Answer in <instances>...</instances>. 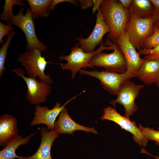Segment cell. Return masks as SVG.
<instances>
[{"instance_id": "6da1fadb", "label": "cell", "mask_w": 159, "mask_h": 159, "mask_svg": "<svg viewBox=\"0 0 159 159\" xmlns=\"http://www.w3.org/2000/svg\"><path fill=\"white\" fill-rule=\"evenodd\" d=\"M100 9L110 29L108 39L116 43L130 19L129 9H125L118 0H103Z\"/></svg>"}, {"instance_id": "7a4b0ae2", "label": "cell", "mask_w": 159, "mask_h": 159, "mask_svg": "<svg viewBox=\"0 0 159 159\" xmlns=\"http://www.w3.org/2000/svg\"><path fill=\"white\" fill-rule=\"evenodd\" d=\"M113 50L112 46H106L102 42L97 49L93 52H86L81 47L79 43L71 48V52L68 55H61L58 59L60 60H65L67 62L61 66L63 70H68L72 72V78L73 79L76 74L82 68H94L90 63L94 55L100 51Z\"/></svg>"}, {"instance_id": "3957f363", "label": "cell", "mask_w": 159, "mask_h": 159, "mask_svg": "<svg viewBox=\"0 0 159 159\" xmlns=\"http://www.w3.org/2000/svg\"><path fill=\"white\" fill-rule=\"evenodd\" d=\"M129 10L130 18L125 31L130 42L136 50L139 51L145 39L153 32L155 22L153 16L140 18L135 16L129 9Z\"/></svg>"}, {"instance_id": "277c9868", "label": "cell", "mask_w": 159, "mask_h": 159, "mask_svg": "<svg viewBox=\"0 0 159 159\" xmlns=\"http://www.w3.org/2000/svg\"><path fill=\"white\" fill-rule=\"evenodd\" d=\"M106 46H112L113 52L110 53L100 51L92 57L90 64L92 66L102 67L105 69L122 73L127 69L126 62L121 50L117 44L107 39L104 43Z\"/></svg>"}, {"instance_id": "5b68a950", "label": "cell", "mask_w": 159, "mask_h": 159, "mask_svg": "<svg viewBox=\"0 0 159 159\" xmlns=\"http://www.w3.org/2000/svg\"><path fill=\"white\" fill-rule=\"evenodd\" d=\"M41 52L37 49L27 50L17 57V59L24 67L29 77L36 78L51 85L52 80L49 74H46L45 70L49 63L45 57L41 55Z\"/></svg>"}, {"instance_id": "8992f818", "label": "cell", "mask_w": 159, "mask_h": 159, "mask_svg": "<svg viewBox=\"0 0 159 159\" xmlns=\"http://www.w3.org/2000/svg\"><path fill=\"white\" fill-rule=\"evenodd\" d=\"M24 7L21 8L9 23L19 27L24 33L26 41L27 50L37 49L41 52L44 51L47 47L37 37L30 9V8L27 9L25 14L24 13Z\"/></svg>"}, {"instance_id": "52a82bcc", "label": "cell", "mask_w": 159, "mask_h": 159, "mask_svg": "<svg viewBox=\"0 0 159 159\" xmlns=\"http://www.w3.org/2000/svg\"><path fill=\"white\" fill-rule=\"evenodd\" d=\"M84 74L95 77L100 81L103 89L112 95L117 96L122 83L125 80L137 77L138 73H122L105 69L101 71H88L82 69L79 71Z\"/></svg>"}, {"instance_id": "ba28073f", "label": "cell", "mask_w": 159, "mask_h": 159, "mask_svg": "<svg viewBox=\"0 0 159 159\" xmlns=\"http://www.w3.org/2000/svg\"><path fill=\"white\" fill-rule=\"evenodd\" d=\"M11 70L26 83L27 87L26 99L31 104L39 105L47 101V97L51 93L52 87L50 84L38 80L36 78L25 76L24 71L20 68Z\"/></svg>"}, {"instance_id": "9c48e42d", "label": "cell", "mask_w": 159, "mask_h": 159, "mask_svg": "<svg viewBox=\"0 0 159 159\" xmlns=\"http://www.w3.org/2000/svg\"><path fill=\"white\" fill-rule=\"evenodd\" d=\"M130 80H125L122 83L117 98L110 102L114 108L117 103L122 105L125 110L124 116L128 118L137 112L138 107L135 100L141 90L145 86L144 85L136 84Z\"/></svg>"}, {"instance_id": "30bf717a", "label": "cell", "mask_w": 159, "mask_h": 159, "mask_svg": "<svg viewBox=\"0 0 159 159\" xmlns=\"http://www.w3.org/2000/svg\"><path fill=\"white\" fill-rule=\"evenodd\" d=\"M101 120L112 121L119 125L122 129L128 131L133 135L135 142L141 147H145L148 140L144 136L142 132L136 125L134 121H131L129 118L122 116L117 112L115 108L108 106L103 109Z\"/></svg>"}, {"instance_id": "8fae6325", "label": "cell", "mask_w": 159, "mask_h": 159, "mask_svg": "<svg viewBox=\"0 0 159 159\" xmlns=\"http://www.w3.org/2000/svg\"><path fill=\"white\" fill-rule=\"evenodd\" d=\"M85 92L83 91L77 96H74L66 101L62 105L57 102L53 108L51 109L48 106L45 105L41 107L39 105L35 106V111L34 117L30 124L32 126L41 124L47 126V130L48 131L54 130L55 123L57 117L65 106L72 100L75 99L78 96Z\"/></svg>"}, {"instance_id": "7c38bea8", "label": "cell", "mask_w": 159, "mask_h": 159, "mask_svg": "<svg viewBox=\"0 0 159 159\" xmlns=\"http://www.w3.org/2000/svg\"><path fill=\"white\" fill-rule=\"evenodd\" d=\"M110 32V29L105 23L100 9L96 14L95 24L92 32L86 38H77L81 47L86 52L95 51L96 47L102 42V38L105 34Z\"/></svg>"}, {"instance_id": "4fadbf2b", "label": "cell", "mask_w": 159, "mask_h": 159, "mask_svg": "<svg viewBox=\"0 0 159 159\" xmlns=\"http://www.w3.org/2000/svg\"><path fill=\"white\" fill-rule=\"evenodd\" d=\"M122 52L127 64L126 72L138 73V72L144 61L140 57L139 53L130 41L125 31L120 36L116 43Z\"/></svg>"}, {"instance_id": "5bb4252c", "label": "cell", "mask_w": 159, "mask_h": 159, "mask_svg": "<svg viewBox=\"0 0 159 159\" xmlns=\"http://www.w3.org/2000/svg\"><path fill=\"white\" fill-rule=\"evenodd\" d=\"M54 130L59 134L67 133L73 135L77 130L84 131L87 132L98 133L94 127H89L79 124L74 121L68 113L67 108L64 107L60 113L58 120L55 123Z\"/></svg>"}, {"instance_id": "9a60e30c", "label": "cell", "mask_w": 159, "mask_h": 159, "mask_svg": "<svg viewBox=\"0 0 159 159\" xmlns=\"http://www.w3.org/2000/svg\"><path fill=\"white\" fill-rule=\"evenodd\" d=\"M41 141L38 149L32 156L24 157L19 156L17 159H52L51 148L54 140L59 134L54 130H47L45 127L40 130Z\"/></svg>"}, {"instance_id": "2e32d148", "label": "cell", "mask_w": 159, "mask_h": 159, "mask_svg": "<svg viewBox=\"0 0 159 159\" xmlns=\"http://www.w3.org/2000/svg\"><path fill=\"white\" fill-rule=\"evenodd\" d=\"M16 118L12 115L4 114L0 117V145L5 146L18 135Z\"/></svg>"}, {"instance_id": "e0dca14e", "label": "cell", "mask_w": 159, "mask_h": 159, "mask_svg": "<svg viewBox=\"0 0 159 159\" xmlns=\"http://www.w3.org/2000/svg\"><path fill=\"white\" fill-rule=\"evenodd\" d=\"M144 60L137 77L144 84H155L159 77V59Z\"/></svg>"}, {"instance_id": "ac0fdd59", "label": "cell", "mask_w": 159, "mask_h": 159, "mask_svg": "<svg viewBox=\"0 0 159 159\" xmlns=\"http://www.w3.org/2000/svg\"><path fill=\"white\" fill-rule=\"evenodd\" d=\"M36 133V132H33L24 138L19 135H17L0 151V159H15L17 158L19 156L16 153V149L20 145L27 144L31 138Z\"/></svg>"}, {"instance_id": "d6986e66", "label": "cell", "mask_w": 159, "mask_h": 159, "mask_svg": "<svg viewBox=\"0 0 159 159\" xmlns=\"http://www.w3.org/2000/svg\"><path fill=\"white\" fill-rule=\"evenodd\" d=\"M33 19L39 17H47L50 14L49 8L52 0H27Z\"/></svg>"}, {"instance_id": "ffe728a7", "label": "cell", "mask_w": 159, "mask_h": 159, "mask_svg": "<svg viewBox=\"0 0 159 159\" xmlns=\"http://www.w3.org/2000/svg\"><path fill=\"white\" fill-rule=\"evenodd\" d=\"M152 2L149 0H132L129 9L137 17L145 18L152 16Z\"/></svg>"}, {"instance_id": "44dd1931", "label": "cell", "mask_w": 159, "mask_h": 159, "mask_svg": "<svg viewBox=\"0 0 159 159\" xmlns=\"http://www.w3.org/2000/svg\"><path fill=\"white\" fill-rule=\"evenodd\" d=\"M15 5L21 6L24 5L21 0H6L3 6V10L0 15L1 21H6L9 23L15 15L13 12V7Z\"/></svg>"}, {"instance_id": "7402d4cb", "label": "cell", "mask_w": 159, "mask_h": 159, "mask_svg": "<svg viewBox=\"0 0 159 159\" xmlns=\"http://www.w3.org/2000/svg\"><path fill=\"white\" fill-rule=\"evenodd\" d=\"M16 34L14 31L10 32L7 35V39L0 49V78L5 71V63L6 59L8 50L13 37Z\"/></svg>"}, {"instance_id": "603a6c76", "label": "cell", "mask_w": 159, "mask_h": 159, "mask_svg": "<svg viewBox=\"0 0 159 159\" xmlns=\"http://www.w3.org/2000/svg\"><path fill=\"white\" fill-rule=\"evenodd\" d=\"M159 44V28L154 26L153 33L145 39L142 46V48L150 49Z\"/></svg>"}, {"instance_id": "cb8c5ba5", "label": "cell", "mask_w": 159, "mask_h": 159, "mask_svg": "<svg viewBox=\"0 0 159 159\" xmlns=\"http://www.w3.org/2000/svg\"><path fill=\"white\" fill-rule=\"evenodd\" d=\"M138 124V127L145 137L148 140L155 141V144L159 146V127L158 128V130H157L153 128L145 127L141 125Z\"/></svg>"}, {"instance_id": "d4e9b609", "label": "cell", "mask_w": 159, "mask_h": 159, "mask_svg": "<svg viewBox=\"0 0 159 159\" xmlns=\"http://www.w3.org/2000/svg\"><path fill=\"white\" fill-rule=\"evenodd\" d=\"M138 52L140 54L146 55L143 58L145 60L159 59V44L150 49L142 48Z\"/></svg>"}, {"instance_id": "484cf974", "label": "cell", "mask_w": 159, "mask_h": 159, "mask_svg": "<svg viewBox=\"0 0 159 159\" xmlns=\"http://www.w3.org/2000/svg\"><path fill=\"white\" fill-rule=\"evenodd\" d=\"M14 27L12 25L7 23L6 24L0 21V44H2L3 42V38L6 35H7L9 33L13 31Z\"/></svg>"}, {"instance_id": "4316f807", "label": "cell", "mask_w": 159, "mask_h": 159, "mask_svg": "<svg viewBox=\"0 0 159 159\" xmlns=\"http://www.w3.org/2000/svg\"><path fill=\"white\" fill-rule=\"evenodd\" d=\"M77 1L74 0H53L49 6V11H54L57 4L63 2H69L75 5H77L78 3Z\"/></svg>"}, {"instance_id": "83f0119b", "label": "cell", "mask_w": 159, "mask_h": 159, "mask_svg": "<svg viewBox=\"0 0 159 159\" xmlns=\"http://www.w3.org/2000/svg\"><path fill=\"white\" fill-rule=\"evenodd\" d=\"M78 1L80 3L82 10L86 9L91 6L92 7L93 5V0H81Z\"/></svg>"}, {"instance_id": "f1b7e54d", "label": "cell", "mask_w": 159, "mask_h": 159, "mask_svg": "<svg viewBox=\"0 0 159 159\" xmlns=\"http://www.w3.org/2000/svg\"><path fill=\"white\" fill-rule=\"evenodd\" d=\"M93 5L92 6V13L95 14L96 11H98L100 8L103 0H93Z\"/></svg>"}, {"instance_id": "f546056e", "label": "cell", "mask_w": 159, "mask_h": 159, "mask_svg": "<svg viewBox=\"0 0 159 159\" xmlns=\"http://www.w3.org/2000/svg\"><path fill=\"white\" fill-rule=\"evenodd\" d=\"M118 1L125 9H129L132 0H119Z\"/></svg>"}, {"instance_id": "4dcf8cb0", "label": "cell", "mask_w": 159, "mask_h": 159, "mask_svg": "<svg viewBox=\"0 0 159 159\" xmlns=\"http://www.w3.org/2000/svg\"><path fill=\"white\" fill-rule=\"evenodd\" d=\"M155 7L153 13V17L157 11L159 10V0H150Z\"/></svg>"}, {"instance_id": "1f68e13d", "label": "cell", "mask_w": 159, "mask_h": 159, "mask_svg": "<svg viewBox=\"0 0 159 159\" xmlns=\"http://www.w3.org/2000/svg\"><path fill=\"white\" fill-rule=\"evenodd\" d=\"M153 17L155 23L159 22V10Z\"/></svg>"}, {"instance_id": "d6a6232c", "label": "cell", "mask_w": 159, "mask_h": 159, "mask_svg": "<svg viewBox=\"0 0 159 159\" xmlns=\"http://www.w3.org/2000/svg\"><path fill=\"white\" fill-rule=\"evenodd\" d=\"M141 153H145L146 154H148V155H149L151 156H152L154 158H155L156 159H159V156H154L153 155H151V154H150L149 153H148L144 148L142 149L141 150Z\"/></svg>"}, {"instance_id": "836d02e7", "label": "cell", "mask_w": 159, "mask_h": 159, "mask_svg": "<svg viewBox=\"0 0 159 159\" xmlns=\"http://www.w3.org/2000/svg\"><path fill=\"white\" fill-rule=\"evenodd\" d=\"M155 84L156 85V86L159 89V77L156 82V83H155Z\"/></svg>"}, {"instance_id": "e575fe53", "label": "cell", "mask_w": 159, "mask_h": 159, "mask_svg": "<svg viewBox=\"0 0 159 159\" xmlns=\"http://www.w3.org/2000/svg\"><path fill=\"white\" fill-rule=\"evenodd\" d=\"M154 26L159 28V22L155 23Z\"/></svg>"}]
</instances>
